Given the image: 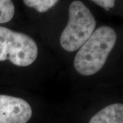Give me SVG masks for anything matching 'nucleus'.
<instances>
[{
	"instance_id": "f257e3e1",
	"label": "nucleus",
	"mask_w": 123,
	"mask_h": 123,
	"mask_svg": "<svg viewBox=\"0 0 123 123\" xmlns=\"http://www.w3.org/2000/svg\"><path fill=\"white\" fill-rule=\"evenodd\" d=\"M115 30L108 26H101L80 48L74 60L76 70L85 76L92 75L104 66L116 42Z\"/></svg>"
},
{
	"instance_id": "f03ea898",
	"label": "nucleus",
	"mask_w": 123,
	"mask_h": 123,
	"mask_svg": "<svg viewBox=\"0 0 123 123\" xmlns=\"http://www.w3.org/2000/svg\"><path fill=\"white\" fill-rule=\"evenodd\" d=\"M96 21L88 7L81 1H73L69 6L68 24L60 36V44L66 51L79 49L90 37Z\"/></svg>"
},
{
	"instance_id": "7ed1b4c3",
	"label": "nucleus",
	"mask_w": 123,
	"mask_h": 123,
	"mask_svg": "<svg viewBox=\"0 0 123 123\" xmlns=\"http://www.w3.org/2000/svg\"><path fill=\"white\" fill-rule=\"evenodd\" d=\"M37 56V44L30 36L0 26V62L8 60L18 66H27Z\"/></svg>"
},
{
	"instance_id": "20e7f679",
	"label": "nucleus",
	"mask_w": 123,
	"mask_h": 123,
	"mask_svg": "<svg viewBox=\"0 0 123 123\" xmlns=\"http://www.w3.org/2000/svg\"><path fill=\"white\" fill-rule=\"evenodd\" d=\"M31 116V107L26 101L0 94V123H27Z\"/></svg>"
},
{
	"instance_id": "39448f33",
	"label": "nucleus",
	"mask_w": 123,
	"mask_h": 123,
	"mask_svg": "<svg viewBox=\"0 0 123 123\" xmlns=\"http://www.w3.org/2000/svg\"><path fill=\"white\" fill-rule=\"evenodd\" d=\"M89 123H123V105L114 103L97 112Z\"/></svg>"
},
{
	"instance_id": "423d86ee",
	"label": "nucleus",
	"mask_w": 123,
	"mask_h": 123,
	"mask_svg": "<svg viewBox=\"0 0 123 123\" xmlns=\"http://www.w3.org/2000/svg\"><path fill=\"white\" fill-rule=\"evenodd\" d=\"M14 12L15 8L12 0H0V24L11 21Z\"/></svg>"
},
{
	"instance_id": "0eeeda50",
	"label": "nucleus",
	"mask_w": 123,
	"mask_h": 123,
	"mask_svg": "<svg viewBox=\"0 0 123 123\" xmlns=\"http://www.w3.org/2000/svg\"><path fill=\"white\" fill-rule=\"evenodd\" d=\"M58 0H23L27 6L35 8L39 12H44L56 4Z\"/></svg>"
},
{
	"instance_id": "6e6552de",
	"label": "nucleus",
	"mask_w": 123,
	"mask_h": 123,
	"mask_svg": "<svg viewBox=\"0 0 123 123\" xmlns=\"http://www.w3.org/2000/svg\"><path fill=\"white\" fill-rule=\"evenodd\" d=\"M92 1L107 11L110 10V9L114 8L115 6V0H92Z\"/></svg>"
}]
</instances>
